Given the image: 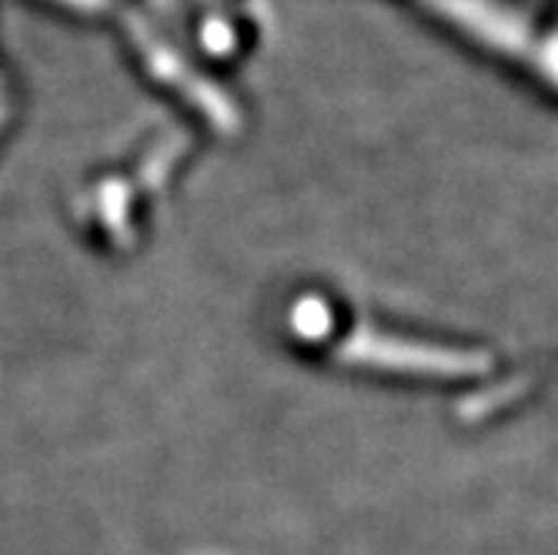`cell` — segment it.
<instances>
[{"mask_svg":"<svg viewBox=\"0 0 558 555\" xmlns=\"http://www.w3.org/2000/svg\"><path fill=\"white\" fill-rule=\"evenodd\" d=\"M341 359L354 365H372L404 375H475L488 369L485 355H465V351L428 348V345H401L385 338H354L341 348Z\"/></svg>","mask_w":558,"mask_h":555,"instance_id":"1","label":"cell"}]
</instances>
